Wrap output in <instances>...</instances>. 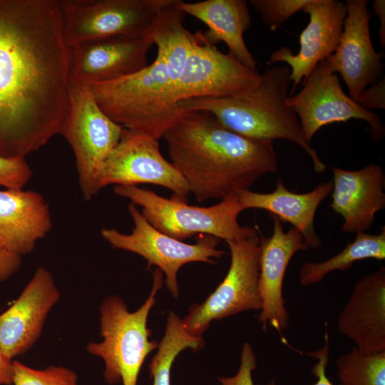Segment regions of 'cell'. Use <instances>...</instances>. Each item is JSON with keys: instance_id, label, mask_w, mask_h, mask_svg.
<instances>
[{"instance_id": "6da1fadb", "label": "cell", "mask_w": 385, "mask_h": 385, "mask_svg": "<svg viewBox=\"0 0 385 385\" xmlns=\"http://www.w3.org/2000/svg\"><path fill=\"white\" fill-rule=\"evenodd\" d=\"M70 48L57 0H0V155L26 158L60 134Z\"/></svg>"}, {"instance_id": "7a4b0ae2", "label": "cell", "mask_w": 385, "mask_h": 385, "mask_svg": "<svg viewBox=\"0 0 385 385\" xmlns=\"http://www.w3.org/2000/svg\"><path fill=\"white\" fill-rule=\"evenodd\" d=\"M163 138L170 162L198 202L237 195L277 170L273 141L241 135L205 111H189Z\"/></svg>"}, {"instance_id": "3957f363", "label": "cell", "mask_w": 385, "mask_h": 385, "mask_svg": "<svg viewBox=\"0 0 385 385\" xmlns=\"http://www.w3.org/2000/svg\"><path fill=\"white\" fill-rule=\"evenodd\" d=\"M292 81L287 66H273L260 75L257 85L243 95L226 98H194L178 102L186 111H205L225 128L245 137L274 141L284 139L303 149L315 172L323 173L326 165L304 139L299 121L287 105Z\"/></svg>"}, {"instance_id": "277c9868", "label": "cell", "mask_w": 385, "mask_h": 385, "mask_svg": "<svg viewBox=\"0 0 385 385\" xmlns=\"http://www.w3.org/2000/svg\"><path fill=\"white\" fill-rule=\"evenodd\" d=\"M85 86L113 121L157 140L189 112L180 108L175 85L157 56L151 64L133 74Z\"/></svg>"}, {"instance_id": "5b68a950", "label": "cell", "mask_w": 385, "mask_h": 385, "mask_svg": "<svg viewBox=\"0 0 385 385\" xmlns=\"http://www.w3.org/2000/svg\"><path fill=\"white\" fill-rule=\"evenodd\" d=\"M163 284V275L157 268L153 272L150 294L136 311L130 312L118 296L111 295L100 306L101 342H90L88 352L101 357L105 365L103 376L109 384L137 385L145 358L158 347L149 337L147 327L149 312L155 303V295Z\"/></svg>"}, {"instance_id": "8992f818", "label": "cell", "mask_w": 385, "mask_h": 385, "mask_svg": "<svg viewBox=\"0 0 385 385\" xmlns=\"http://www.w3.org/2000/svg\"><path fill=\"white\" fill-rule=\"evenodd\" d=\"M113 191L140 207L143 216L155 229L180 241L197 234L225 242L259 237L255 229L239 224L237 217L243 209L237 195L210 207H200L167 199L137 186L115 185Z\"/></svg>"}, {"instance_id": "52a82bcc", "label": "cell", "mask_w": 385, "mask_h": 385, "mask_svg": "<svg viewBox=\"0 0 385 385\" xmlns=\"http://www.w3.org/2000/svg\"><path fill=\"white\" fill-rule=\"evenodd\" d=\"M123 129L101 109L86 86L70 83L60 134L73 151L85 200H91L101 190L103 166L120 141Z\"/></svg>"}, {"instance_id": "ba28073f", "label": "cell", "mask_w": 385, "mask_h": 385, "mask_svg": "<svg viewBox=\"0 0 385 385\" xmlns=\"http://www.w3.org/2000/svg\"><path fill=\"white\" fill-rule=\"evenodd\" d=\"M175 0H61L62 34L70 48L112 36H150L159 11Z\"/></svg>"}, {"instance_id": "9c48e42d", "label": "cell", "mask_w": 385, "mask_h": 385, "mask_svg": "<svg viewBox=\"0 0 385 385\" xmlns=\"http://www.w3.org/2000/svg\"><path fill=\"white\" fill-rule=\"evenodd\" d=\"M226 242L231 256L226 276L202 303L192 305L182 319L187 332L195 337H201L213 320L261 309L260 237Z\"/></svg>"}, {"instance_id": "30bf717a", "label": "cell", "mask_w": 385, "mask_h": 385, "mask_svg": "<svg viewBox=\"0 0 385 385\" xmlns=\"http://www.w3.org/2000/svg\"><path fill=\"white\" fill-rule=\"evenodd\" d=\"M128 212L134 223L130 234L114 228H103L102 237L112 247L135 253L148 262V267L156 266L165 274L166 286L171 294L179 295L177 276L180 267L193 262L214 264V258H221L225 252L217 248L219 239L200 235L195 244H188L170 237L153 227L137 206L130 203Z\"/></svg>"}, {"instance_id": "8fae6325", "label": "cell", "mask_w": 385, "mask_h": 385, "mask_svg": "<svg viewBox=\"0 0 385 385\" xmlns=\"http://www.w3.org/2000/svg\"><path fill=\"white\" fill-rule=\"evenodd\" d=\"M287 103L297 115L303 136L309 143L324 125L350 119L366 121L374 140L381 139L385 133L379 116L361 107L344 92L338 76L326 59L304 79L299 93L288 96Z\"/></svg>"}, {"instance_id": "7c38bea8", "label": "cell", "mask_w": 385, "mask_h": 385, "mask_svg": "<svg viewBox=\"0 0 385 385\" xmlns=\"http://www.w3.org/2000/svg\"><path fill=\"white\" fill-rule=\"evenodd\" d=\"M260 74L195 34L188 57L175 88L177 102L194 98L243 95L257 85Z\"/></svg>"}, {"instance_id": "4fadbf2b", "label": "cell", "mask_w": 385, "mask_h": 385, "mask_svg": "<svg viewBox=\"0 0 385 385\" xmlns=\"http://www.w3.org/2000/svg\"><path fill=\"white\" fill-rule=\"evenodd\" d=\"M150 183L173 192L172 199L186 202L187 183L161 154L158 140L124 128L120 141L103 166L99 188Z\"/></svg>"}, {"instance_id": "5bb4252c", "label": "cell", "mask_w": 385, "mask_h": 385, "mask_svg": "<svg viewBox=\"0 0 385 385\" xmlns=\"http://www.w3.org/2000/svg\"><path fill=\"white\" fill-rule=\"evenodd\" d=\"M343 33L335 51L326 60L339 73L355 102L381 79L384 55L377 53L370 36L371 14L366 0H347Z\"/></svg>"}, {"instance_id": "9a60e30c", "label": "cell", "mask_w": 385, "mask_h": 385, "mask_svg": "<svg viewBox=\"0 0 385 385\" xmlns=\"http://www.w3.org/2000/svg\"><path fill=\"white\" fill-rule=\"evenodd\" d=\"M150 36H112L70 48L69 83L87 86L133 74L148 64Z\"/></svg>"}, {"instance_id": "2e32d148", "label": "cell", "mask_w": 385, "mask_h": 385, "mask_svg": "<svg viewBox=\"0 0 385 385\" xmlns=\"http://www.w3.org/2000/svg\"><path fill=\"white\" fill-rule=\"evenodd\" d=\"M60 297L51 272L39 267L12 305L0 314V347L6 356L13 359L34 346Z\"/></svg>"}, {"instance_id": "e0dca14e", "label": "cell", "mask_w": 385, "mask_h": 385, "mask_svg": "<svg viewBox=\"0 0 385 385\" xmlns=\"http://www.w3.org/2000/svg\"><path fill=\"white\" fill-rule=\"evenodd\" d=\"M309 21L299 36V50L294 53L284 46L273 52L271 63H286L292 83L291 94L321 61L336 50L346 16L345 3L336 0H310L303 9Z\"/></svg>"}, {"instance_id": "ac0fdd59", "label": "cell", "mask_w": 385, "mask_h": 385, "mask_svg": "<svg viewBox=\"0 0 385 385\" xmlns=\"http://www.w3.org/2000/svg\"><path fill=\"white\" fill-rule=\"evenodd\" d=\"M272 217V235L260 238L259 292L261 312L259 322L263 330L271 327L282 334L289 323V314L282 296L286 270L294 254L307 248L297 229L292 227L285 232L279 218L274 215Z\"/></svg>"}, {"instance_id": "d6986e66", "label": "cell", "mask_w": 385, "mask_h": 385, "mask_svg": "<svg viewBox=\"0 0 385 385\" xmlns=\"http://www.w3.org/2000/svg\"><path fill=\"white\" fill-rule=\"evenodd\" d=\"M333 188L329 207L344 220V232L368 230L375 215L385 207V175L381 166L369 164L357 170L332 168Z\"/></svg>"}, {"instance_id": "ffe728a7", "label": "cell", "mask_w": 385, "mask_h": 385, "mask_svg": "<svg viewBox=\"0 0 385 385\" xmlns=\"http://www.w3.org/2000/svg\"><path fill=\"white\" fill-rule=\"evenodd\" d=\"M338 331L366 352L385 351V268L367 274L354 284L337 317Z\"/></svg>"}, {"instance_id": "44dd1931", "label": "cell", "mask_w": 385, "mask_h": 385, "mask_svg": "<svg viewBox=\"0 0 385 385\" xmlns=\"http://www.w3.org/2000/svg\"><path fill=\"white\" fill-rule=\"evenodd\" d=\"M52 228L50 208L43 196L34 190H0V245L22 256Z\"/></svg>"}, {"instance_id": "7402d4cb", "label": "cell", "mask_w": 385, "mask_h": 385, "mask_svg": "<svg viewBox=\"0 0 385 385\" xmlns=\"http://www.w3.org/2000/svg\"><path fill=\"white\" fill-rule=\"evenodd\" d=\"M333 188L330 181L318 185L305 193L289 190L279 178L275 189L267 193L252 192L250 190L237 195L243 209H260L268 211L282 222H289L302 235L307 249H318L322 241L314 228L317 210Z\"/></svg>"}, {"instance_id": "603a6c76", "label": "cell", "mask_w": 385, "mask_h": 385, "mask_svg": "<svg viewBox=\"0 0 385 385\" xmlns=\"http://www.w3.org/2000/svg\"><path fill=\"white\" fill-rule=\"evenodd\" d=\"M176 6L185 14L203 22L208 30L204 39L215 46L222 41L233 55L245 66L257 70V63L244 40L252 19L248 4L245 0H206L185 2L178 0Z\"/></svg>"}, {"instance_id": "cb8c5ba5", "label": "cell", "mask_w": 385, "mask_h": 385, "mask_svg": "<svg viewBox=\"0 0 385 385\" xmlns=\"http://www.w3.org/2000/svg\"><path fill=\"white\" fill-rule=\"evenodd\" d=\"M178 0L163 8L155 17L150 36L157 46V57L165 65L176 84L188 57L195 34L184 26L185 14L176 6Z\"/></svg>"}, {"instance_id": "d4e9b609", "label": "cell", "mask_w": 385, "mask_h": 385, "mask_svg": "<svg viewBox=\"0 0 385 385\" xmlns=\"http://www.w3.org/2000/svg\"><path fill=\"white\" fill-rule=\"evenodd\" d=\"M365 259H385L384 226L377 235L365 232L356 233L354 241L348 243L342 252L329 259L304 263L300 270V283L302 286L316 284L330 272L347 270L354 262Z\"/></svg>"}, {"instance_id": "484cf974", "label": "cell", "mask_w": 385, "mask_h": 385, "mask_svg": "<svg viewBox=\"0 0 385 385\" xmlns=\"http://www.w3.org/2000/svg\"><path fill=\"white\" fill-rule=\"evenodd\" d=\"M204 346L202 337L187 332L182 319L173 312L168 314L165 334L149 365L152 385H171V368L177 356L190 348L195 351Z\"/></svg>"}, {"instance_id": "4316f807", "label": "cell", "mask_w": 385, "mask_h": 385, "mask_svg": "<svg viewBox=\"0 0 385 385\" xmlns=\"http://www.w3.org/2000/svg\"><path fill=\"white\" fill-rule=\"evenodd\" d=\"M336 366L340 385H385V351L366 352L354 346Z\"/></svg>"}, {"instance_id": "83f0119b", "label": "cell", "mask_w": 385, "mask_h": 385, "mask_svg": "<svg viewBox=\"0 0 385 385\" xmlns=\"http://www.w3.org/2000/svg\"><path fill=\"white\" fill-rule=\"evenodd\" d=\"M13 371L14 385H78L76 373L63 366L36 369L13 360Z\"/></svg>"}, {"instance_id": "f1b7e54d", "label": "cell", "mask_w": 385, "mask_h": 385, "mask_svg": "<svg viewBox=\"0 0 385 385\" xmlns=\"http://www.w3.org/2000/svg\"><path fill=\"white\" fill-rule=\"evenodd\" d=\"M310 0H250L262 21L271 31H275L295 13L302 11Z\"/></svg>"}, {"instance_id": "f546056e", "label": "cell", "mask_w": 385, "mask_h": 385, "mask_svg": "<svg viewBox=\"0 0 385 385\" xmlns=\"http://www.w3.org/2000/svg\"><path fill=\"white\" fill-rule=\"evenodd\" d=\"M33 175L24 158L0 155V185L6 189H23Z\"/></svg>"}, {"instance_id": "4dcf8cb0", "label": "cell", "mask_w": 385, "mask_h": 385, "mask_svg": "<svg viewBox=\"0 0 385 385\" xmlns=\"http://www.w3.org/2000/svg\"><path fill=\"white\" fill-rule=\"evenodd\" d=\"M257 366V359L252 346L245 342L240 356V365L232 376L219 378L221 385H254L252 372Z\"/></svg>"}, {"instance_id": "1f68e13d", "label": "cell", "mask_w": 385, "mask_h": 385, "mask_svg": "<svg viewBox=\"0 0 385 385\" xmlns=\"http://www.w3.org/2000/svg\"><path fill=\"white\" fill-rule=\"evenodd\" d=\"M325 325L324 343L322 349L309 352L307 354L317 360L312 369V373L317 378V381L312 385H334L327 376V366L329 361V346L327 324ZM267 385H276L274 380L271 381Z\"/></svg>"}, {"instance_id": "d6a6232c", "label": "cell", "mask_w": 385, "mask_h": 385, "mask_svg": "<svg viewBox=\"0 0 385 385\" xmlns=\"http://www.w3.org/2000/svg\"><path fill=\"white\" fill-rule=\"evenodd\" d=\"M384 78H383L370 88H367L356 103L368 111L376 108L384 109Z\"/></svg>"}, {"instance_id": "836d02e7", "label": "cell", "mask_w": 385, "mask_h": 385, "mask_svg": "<svg viewBox=\"0 0 385 385\" xmlns=\"http://www.w3.org/2000/svg\"><path fill=\"white\" fill-rule=\"evenodd\" d=\"M21 256L14 254L0 245V283L9 279L20 268Z\"/></svg>"}, {"instance_id": "e575fe53", "label": "cell", "mask_w": 385, "mask_h": 385, "mask_svg": "<svg viewBox=\"0 0 385 385\" xmlns=\"http://www.w3.org/2000/svg\"><path fill=\"white\" fill-rule=\"evenodd\" d=\"M13 360L6 356L0 347V385L13 384Z\"/></svg>"}, {"instance_id": "d590c367", "label": "cell", "mask_w": 385, "mask_h": 385, "mask_svg": "<svg viewBox=\"0 0 385 385\" xmlns=\"http://www.w3.org/2000/svg\"><path fill=\"white\" fill-rule=\"evenodd\" d=\"M373 11L379 17L380 27L379 29V39L381 49L385 48V1L384 0H375L373 4Z\"/></svg>"}]
</instances>
